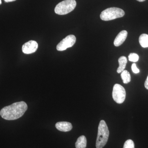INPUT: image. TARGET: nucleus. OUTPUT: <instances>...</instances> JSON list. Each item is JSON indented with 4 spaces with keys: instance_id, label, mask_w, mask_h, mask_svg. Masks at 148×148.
Masks as SVG:
<instances>
[{
    "instance_id": "1",
    "label": "nucleus",
    "mask_w": 148,
    "mask_h": 148,
    "mask_svg": "<svg viewBox=\"0 0 148 148\" xmlns=\"http://www.w3.org/2000/svg\"><path fill=\"white\" fill-rule=\"evenodd\" d=\"M27 109L28 106L25 102H16L2 109L0 111V115L4 119L14 120L21 117Z\"/></svg>"
},
{
    "instance_id": "2",
    "label": "nucleus",
    "mask_w": 148,
    "mask_h": 148,
    "mask_svg": "<svg viewBox=\"0 0 148 148\" xmlns=\"http://www.w3.org/2000/svg\"><path fill=\"white\" fill-rule=\"evenodd\" d=\"M109 130L106 122L101 120L98 128V135L96 142V148H103L108 142L109 137Z\"/></svg>"
},
{
    "instance_id": "3",
    "label": "nucleus",
    "mask_w": 148,
    "mask_h": 148,
    "mask_svg": "<svg viewBox=\"0 0 148 148\" xmlns=\"http://www.w3.org/2000/svg\"><path fill=\"white\" fill-rule=\"evenodd\" d=\"M124 15V11L121 9L112 7L103 10L101 12L100 17L102 20L108 21L120 18Z\"/></svg>"
},
{
    "instance_id": "4",
    "label": "nucleus",
    "mask_w": 148,
    "mask_h": 148,
    "mask_svg": "<svg viewBox=\"0 0 148 148\" xmlns=\"http://www.w3.org/2000/svg\"><path fill=\"white\" fill-rule=\"evenodd\" d=\"M76 5L75 0H65L56 5L54 11L59 15H65L73 10Z\"/></svg>"
},
{
    "instance_id": "5",
    "label": "nucleus",
    "mask_w": 148,
    "mask_h": 148,
    "mask_svg": "<svg viewBox=\"0 0 148 148\" xmlns=\"http://www.w3.org/2000/svg\"><path fill=\"white\" fill-rule=\"evenodd\" d=\"M112 97L116 103H123L126 97V92L124 87L117 84H115L113 89Z\"/></svg>"
},
{
    "instance_id": "6",
    "label": "nucleus",
    "mask_w": 148,
    "mask_h": 148,
    "mask_svg": "<svg viewBox=\"0 0 148 148\" xmlns=\"http://www.w3.org/2000/svg\"><path fill=\"white\" fill-rule=\"evenodd\" d=\"M76 38L74 35H70L67 36L62 40L56 46V49L59 51H63L71 47L75 44Z\"/></svg>"
},
{
    "instance_id": "7",
    "label": "nucleus",
    "mask_w": 148,
    "mask_h": 148,
    "mask_svg": "<svg viewBox=\"0 0 148 148\" xmlns=\"http://www.w3.org/2000/svg\"><path fill=\"white\" fill-rule=\"evenodd\" d=\"M38 44L34 40H30L25 43L22 46V50L25 54H31L34 53L38 48Z\"/></svg>"
},
{
    "instance_id": "8",
    "label": "nucleus",
    "mask_w": 148,
    "mask_h": 148,
    "mask_svg": "<svg viewBox=\"0 0 148 148\" xmlns=\"http://www.w3.org/2000/svg\"><path fill=\"white\" fill-rule=\"evenodd\" d=\"M55 126L57 130L62 132H68L73 128L71 123L66 121L58 122L56 124Z\"/></svg>"
},
{
    "instance_id": "9",
    "label": "nucleus",
    "mask_w": 148,
    "mask_h": 148,
    "mask_svg": "<svg viewBox=\"0 0 148 148\" xmlns=\"http://www.w3.org/2000/svg\"><path fill=\"white\" fill-rule=\"evenodd\" d=\"M127 36V32L125 30L121 31L118 34L114 41V45L116 47L121 45L126 40Z\"/></svg>"
},
{
    "instance_id": "10",
    "label": "nucleus",
    "mask_w": 148,
    "mask_h": 148,
    "mask_svg": "<svg viewBox=\"0 0 148 148\" xmlns=\"http://www.w3.org/2000/svg\"><path fill=\"white\" fill-rule=\"evenodd\" d=\"M119 66L118 68L117 72L118 73H122L126 67V64L127 63V59L126 57L124 56H122L120 57L118 60Z\"/></svg>"
},
{
    "instance_id": "11",
    "label": "nucleus",
    "mask_w": 148,
    "mask_h": 148,
    "mask_svg": "<svg viewBox=\"0 0 148 148\" xmlns=\"http://www.w3.org/2000/svg\"><path fill=\"white\" fill-rule=\"evenodd\" d=\"M87 145V140L84 135L81 136L78 138L75 143V147L76 148H86Z\"/></svg>"
},
{
    "instance_id": "12",
    "label": "nucleus",
    "mask_w": 148,
    "mask_h": 148,
    "mask_svg": "<svg viewBox=\"0 0 148 148\" xmlns=\"http://www.w3.org/2000/svg\"><path fill=\"white\" fill-rule=\"evenodd\" d=\"M139 40L140 45L142 47H148V35L147 34L141 35L139 38Z\"/></svg>"
},
{
    "instance_id": "13",
    "label": "nucleus",
    "mask_w": 148,
    "mask_h": 148,
    "mask_svg": "<svg viewBox=\"0 0 148 148\" xmlns=\"http://www.w3.org/2000/svg\"><path fill=\"white\" fill-rule=\"evenodd\" d=\"M121 77L123 83L127 84L131 81V76L129 72L126 70H124L121 73Z\"/></svg>"
},
{
    "instance_id": "14",
    "label": "nucleus",
    "mask_w": 148,
    "mask_h": 148,
    "mask_svg": "<svg viewBox=\"0 0 148 148\" xmlns=\"http://www.w3.org/2000/svg\"><path fill=\"white\" fill-rule=\"evenodd\" d=\"M139 56L136 53H130L128 56L129 61L132 62H137L139 60Z\"/></svg>"
},
{
    "instance_id": "15",
    "label": "nucleus",
    "mask_w": 148,
    "mask_h": 148,
    "mask_svg": "<svg viewBox=\"0 0 148 148\" xmlns=\"http://www.w3.org/2000/svg\"><path fill=\"white\" fill-rule=\"evenodd\" d=\"M123 148H135V144L131 140H127L125 143Z\"/></svg>"
},
{
    "instance_id": "16",
    "label": "nucleus",
    "mask_w": 148,
    "mask_h": 148,
    "mask_svg": "<svg viewBox=\"0 0 148 148\" xmlns=\"http://www.w3.org/2000/svg\"><path fill=\"white\" fill-rule=\"evenodd\" d=\"M131 68H132V71H133V73H138L140 72V70L137 68L136 64H135V63L132 64Z\"/></svg>"
},
{
    "instance_id": "17",
    "label": "nucleus",
    "mask_w": 148,
    "mask_h": 148,
    "mask_svg": "<svg viewBox=\"0 0 148 148\" xmlns=\"http://www.w3.org/2000/svg\"><path fill=\"white\" fill-rule=\"evenodd\" d=\"M145 87L148 90V76L147 77V79H146L145 82Z\"/></svg>"
},
{
    "instance_id": "18",
    "label": "nucleus",
    "mask_w": 148,
    "mask_h": 148,
    "mask_svg": "<svg viewBox=\"0 0 148 148\" xmlns=\"http://www.w3.org/2000/svg\"><path fill=\"white\" fill-rule=\"evenodd\" d=\"M5 2L9 3L11 2L14 1H16V0H4Z\"/></svg>"
},
{
    "instance_id": "19",
    "label": "nucleus",
    "mask_w": 148,
    "mask_h": 148,
    "mask_svg": "<svg viewBox=\"0 0 148 148\" xmlns=\"http://www.w3.org/2000/svg\"><path fill=\"white\" fill-rule=\"evenodd\" d=\"M137 1H138L139 2H143L144 1H145V0H137Z\"/></svg>"
},
{
    "instance_id": "20",
    "label": "nucleus",
    "mask_w": 148,
    "mask_h": 148,
    "mask_svg": "<svg viewBox=\"0 0 148 148\" xmlns=\"http://www.w3.org/2000/svg\"><path fill=\"white\" fill-rule=\"evenodd\" d=\"M1 3H2L1 0H0V5L1 4Z\"/></svg>"
}]
</instances>
